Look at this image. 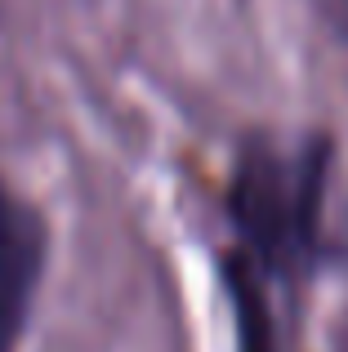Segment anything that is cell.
I'll list each match as a JSON object with an SVG mask.
<instances>
[{
  "label": "cell",
  "mask_w": 348,
  "mask_h": 352,
  "mask_svg": "<svg viewBox=\"0 0 348 352\" xmlns=\"http://www.w3.org/2000/svg\"><path fill=\"white\" fill-rule=\"evenodd\" d=\"M326 5H331V14L340 18V27L348 32V0H326Z\"/></svg>",
  "instance_id": "277c9868"
},
{
  "label": "cell",
  "mask_w": 348,
  "mask_h": 352,
  "mask_svg": "<svg viewBox=\"0 0 348 352\" xmlns=\"http://www.w3.org/2000/svg\"><path fill=\"white\" fill-rule=\"evenodd\" d=\"M0 352H14V339L9 335H0Z\"/></svg>",
  "instance_id": "5b68a950"
},
{
  "label": "cell",
  "mask_w": 348,
  "mask_h": 352,
  "mask_svg": "<svg viewBox=\"0 0 348 352\" xmlns=\"http://www.w3.org/2000/svg\"><path fill=\"white\" fill-rule=\"evenodd\" d=\"M50 263V223L0 179V335L18 344Z\"/></svg>",
  "instance_id": "7a4b0ae2"
},
{
  "label": "cell",
  "mask_w": 348,
  "mask_h": 352,
  "mask_svg": "<svg viewBox=\"0 0 348 352\" xmlns=\"http://www.w3.org/2000/svg\"><path fill=\"white\" fill-rule=\"evenodd\" d=\"M219 276H224V294L232 303L237 352H277V326H272L259 267L246 254H219Z\"/></svg>",
  "instance_id": "3957f363"
},
{
  "label": "cell",
  "mask_w": 348,
  "mask_h": 352,
  "mask_svg": "<svg viewBox=\"0 0 348 352\" xmlns=\"http://www.w3.org/2000/svg\"><path fill=\"white\" fill-rule=\"evenodd\" d=\"M331 138L313 134L286 147L250 138L228 179V223L259 276H308L322 258V201Z\"/></svg>",
  "instance_id": "6da1fadb"
}]
</instances>
